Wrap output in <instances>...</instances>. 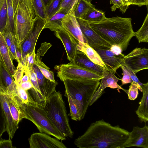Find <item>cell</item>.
<instances>
[{"label":"cell","instance_id":"20","mask_svg":"<svg viewBox=\"0 0 148 148\" xmlns=\"http://www.w3.org/2000/svg\"><path fill=\"white\" fill-rule=\"evenodd\" d=\"M0 92L4 95L14 122L18 125L20 122L24 119V116L21 108V103L16 96V92L8 93L3 91L0 88Z\"/></svg>","mask_w":148,"mask_h":148},{"label":"cell","instance_id":"5","mask_svg":"<svg viewBox=\"0 0 148 148\" xmlns=\"http://www.w3.org/2000/svg\"><path fill=\"white\" fill-rule=\"evenodd\" d=\"M21 108L24 119L32 121L36 127L40 132L51 135L62 140L66 139L55 127L47 115L43 108L36 104H28L21 103Z\"/></svg>","mask_w":148,"mask_h":148},{"label":"cell","instance_id":"34","mask_svg":"<svg viewBox=\"0 0 148 148\" xmlns=\"http://www.w3.org/2000/svg\"><path fill=\"white\" fill-rule=\"evenodd\" d=\"M33 5L35 16L46 21L45 8L41 0H33Z\"/></svg>","mask_w":148,"mask_h":148},{"label":"cell","instance_id":"39","mask_svg":"<svg viewBox=\"0 0 148 148\" xmlns=\"http://www.w3.org/2000/svg\"><path fill=\"white\" fill-rule=\"evenodd\" d=\"M25 68L22 63H18L17 67L15 71L13 77L15 83L19 85L20 81L24 75Z\"/></svg>","mask_w":148,"mask_h":148},{"label":"cell","instance_id":"12","mask_svg":"<svg viewBox=\"0 0 148 148\" xmlns=\"http://www.w3.org/2000/svg\"><path fill=\"white\" fill-rule=\"evenodd\" d=\"M131 147L148 148V126L146 124L143 127H134L121 148Z\"/></svg>","mask_w":148,"mask_h":148},{"label":"cell","instance_id":"26","mask_svg":"<svg viewBox=\"0 0 148 148\" xmlns=\"http://www.w3.org/2000/svg\"><path fill=\"white\" fill-rule=\"evenodd\" d=\"M68 14L63 10H60L49 19L46 21L43 28L55 31L63 28L62 20Z\"/></svg>","mask_w":148,"mask_h":148},{"label":"cell","instance_id":"2","mask_svg":"<svg viewBox=\"0 0 148 148\" xmlns=\"http://www.w3.org/2000/svg\"><path fill=\"white\" fill-rule=\"evenodd\" d=\"M87 22L100 37L111 45L119 46L123 51L127 49L131 39L135 36L130 18L106 17L99 22Z\"/></svg>","mask_w":148,"mask_h":148},{"label":"cell","instance_id":"50","mask_svg":"<svg viewBox=\"0 0 148 148\" xmlns=\"http://www.w3.org/2000/svg\"><path fill=\"white\" fill-rule=\"evenodd\" d=\"M133 5H136L141 7L143 5L147 6L148 0H133Z\"/></svg>","mask_w":148,"mask_h":148},{"label":"cell","instance_id":"44","mask_svg":"<svg viewBox=\"0 0 148 148\" xmlns=\"http://www.w3.org/2000/svg\"><path fill=\"white\" fill-rule=\"evenodd\" d=\"M120 68L122 69L123 73V76L121 79L122 83L121 86L127 84L131 83L133 81L130 76L123 68Z\"/></svg>","mask_w":148,"mask_h":148},{"label":"cell","instance_id":"47","mask_svg":"<svg viewBox=\"0 0 148 148\" xmlns=\"http://www.w3.org/2000/svg\"><path fill=\"white\" fill-rule=\"evenodd\" d=\"M12 141L11 139L9 138L7 140H0V148H13Z\"/></svg>","mask_w":148,"mask_h":148},{"label":"cell","instance_id":"19","mask_svg":"<svg viewBox=\"0 0 148 148\" xmlns=\"http://www.w3.org/2000/svg\"><path fill=\"white\" fill-rule=\"evenodd\" d=\"M16 85L12 75L0 60V88L8 93L16 92Z\"/></svg>","mask_w":148,"mask_h":148},{"label":"cell","instance_id":"18","mask_svg":"<svg viewBox=\"0 0 148 148\" xmlns=\"http://www.w3.org/2000/svg\"><path fill=\"white\" fill-rule=\"evenodd\" d=\"M73 60L78 66L103 77L105 68L94 63L83 52L77 50Z\"/></svg>","mask_w":148,"mask_h":148},{"label":"cell","instance_id":"53","mask_svg":"<svg viewBox=\"0 0 148 148\" xmlns=\"http://www.w3.org/2000/svg\"><path fill=\"white\" fill-rule=\"evenodd\" d=\"M44 5L45 8L51 3L52 0H41Z\"/></svg>","mask_w":148,"mask_h":148},{"label":"cell","instance_id":"22","mask_svg":"<svg viewBox=\"0 0 148 148\" xmlns=\"http://www.w3.org/2000/svg\"><path fill=\"white\" fill-rule=\"evenodd\" d=\"M0 56L1 60L5 66L13 77L16 69L13 63L14 59L6 43L3 35L0 32Z\"/></svg>","mask_w":148,"mask_h":148},{"label":"cell","instance_id":"17","mask_svg":"<svg viewBox=\"0 0 148 148\" xmlns=\"http://www.w3.org/2000/svg\"><path fill=\"white\" fill-rule=\"evenodd\" d=\"M63 27L76 40L86 43L79 27L74 12L66 15L62 19Z\"/></svg>","mask_w":148,"mask_h":148},{"label":"cell","instance_id":"46","mask_svg":"<svg viewBox=\"0 0 148 148\" xmlns=\"http://www.w3.org/2000/svg\"><path fill=\"white\" fill-rule=\"evenodd\" d=\"M16 60L18 63L23 64V58L22 53L20 45L17 43L16 51Z\"/></svg>","mask_w":148,"mask_h":148},{"label":"cell","instance_id":"42","mask_svg":"<svg viewBox=\"0 0 148 148\" xmlns=\"http://www.w3.org/2000/svg\"><path fill=\"white\" fill-rule=\"evenodd\" d=\"M121 67L123 68L127 74L130 76L133 81L136 83L138 85L140 86L143 85V84L141 83L137 78L135 74L132 71L129 69L128 68L124 66H122Z\"/></svg>","mask_w":148,"mask_h":148},{"label":"cell","instance_id":"45","mask_svg":"<svg viewBox=\"0 0 148 148\" xmlns=\"http://www.w3.org/2000/svg\"><path fill=\"white\" fill-rule=\"evenodd\" d=\"M2 34L6 43L10 49L13 35L10 32H4Z\"/></svg>","mask_w":148,"mask_h":148},{"label":"cell","instance_id":"4","mask_svg":"<svg viewBox=\"0 0 148 148\" xmlns=\"http://www.w3.org/2000/svg\"><path fill=\"white\" fill-rule=\"evenodd\" d=\"M42 107L58 131L66 137L72 138L73 132L69 123L65 104L60 92L55 90L45 100Z\"/></svg>","mask_w":148,"mask_h":148},{"label":"cell","instance_id":"24","mask_svg":"<svg viewBox=\"0 0 148 148\" xmlns=\"http://www.w3.org/2000/svg\"><path fill=\"white\" fill-rule=\"evenodd\" d=\"M20 0H6L8 19L4 32H10L16 36L15 17L16 10Z\"/></svg>","mask_w":148,"mask_h":148},{"label":"cell","instance_id":"43","mask_svg":"<svg viewBox=\"0 0 148 148\" xmlns=\"http://www.w3.org/2000/svg\"><path fill=\"white\" fill-rule=\"evenodd\" d=\"M17 41L16 36H13L10 50L14 59L16 60V51Z\"/></svg>","mask_w":148,"mask_h":148},{"label":"cell","instance_id":"31","mask_svg":"<svg viewBox=\"0 0 148 148\" xmlns=\"http://www.w3.org/2000/svg\"><path fill=\"white\" fill-rule=\"evenodd\" d=\"M64 96L67 98L70 111V116L72 120L75 121L81 120L77 106L69 94L65 91Z\"/></svg>","mask_w":148,"mask_h":148},{"label":"cell","instance_id":"25","mask_svg":"<svg viewBox=\"0 0 148 148\" xmlns=\"http://www.w3.org/2000/svg\"><path fill=\"white\" fill-rule=\"evenodd\" d=\"M77 49L84 53L94 63L106 68L104 63L97 52L86 43L78 41Z\"/></svg>","mask_w":148,"mask_h":148},{"label":"cell","instance_id":"21","mask_svg":"<svg viewBox=\"0 0 148 148\" xmlns=\"http://www.w3.org/2000/svg\"><path fill=\"white\" fill-rule=\"evenodd\" d=\"M0 100L4 113L6 132L9 138L12 139L18 128V125L15 123L4 96L1 92H0Z\"/></svg>","mask_w":148,"mask_h":148},{"label":"cell","instance_id":"6","mask_svg":"<svg viewBox=\"0 0 148 148\" xmlns=\"http://www.w3.org/2000/svg\"><path fill=\"white\" fill-rule=\"evenodd\" d=\"M26 0H20L15 17L16 36L18 43L22 44L33 25L34 15Z\"/></svg>","mask_w":148,"mask_h":148},{"label":"cell","instance_id":"35","mask_svg":"<svg viewBox=\"0 0 148 148\" xmlns=\"http://www.w3.org/2000/svg\"><path fill=\"white\" fill-rule=\"evenodd\" d=\"M8 19L6 0H4L0 10V32L2 33L4 31Z\"/></svg>","mask_w":148,"mask_h":148},{"label":"cell","instance_id":"27","mask_svg":"<svg viewBox=\"0 0 148 148\" xmlns=\"http://www.w3.org/2000/svg\"><path fill=\"white\" fill-rule=\"evenodd\" d=\"M106 17L104 12L94 7L90 9L81 18L87 22H95L100 21Z\"/></svg>","mask_w":148,"mask_h":148},{"label":"cell","instance_id":"14","mask_svg":"<svg viewBox=\"0 0 148 148\" xmlns=\"http://www.w3.org/2000/svg\"><path fill=\"white\" fill-rule=\"evenodd\" d=\"M104 63L106 68L114 73L117 70L123 66V57L125 55H117L110 50V49L95 48Z\"/></svg>","mask_w":148,"mask_h":148},{"label":"cell","instance_id":"9","mask_svg":"<svg viewBox=\"0 0 148 148\" xmlns=\"http://www.w3.org/2000/svg\"><path fill=\"white\" fill-rule=\"evenodd\" d=\"M46 22L38 16H36L34 18L32 28L21 45L23 60L27 54L32 53L35 50L37 40L43 29Z\"/></svg>","mask_w":148,"mask_h":148},{"label":"cell","instance_id":"51","mask_svg":"<svg viewBox=\"0 0 148 148\" xmlns=\"http://www.w3.org/2000/svg\"><path fill=\"white\" fill-rule=\"evenodd\" d=\"M28 71H25V74L22 77L20 81V83L18 85H19L22 82H27L30 80L28 75Z\"/></svg>","mask_w":148,"mask_h":148},{"label":"cell","instance_id":"52","mask_svg":"<svg viewBox=\"0 0 148 148\" xmlns=\"http://www.w3.org/2000/svg\"><path fill=\"white\" fill-rule=\"evenodd\" d=\"M123 4L125 6L128 7L130 5H133V0H121Z\"/></svg>","mask_w":148,"mask_h":148},{"label":"cell","instance_id":"8","mask_svg":"<svg viewBox=\"0 0 148 148\" xmlns=\"http://www.w3.org/2000/svg\"><path fill=\"white\" fill-rule=\"evenodd\" d=\"M123 66L135 74L148 68V49L136 48L123 57Z\"/></svg>","mask_w":148,"mask_h":148},{"label":"cell","instance_id":"54","mask_svg":"<svg viewBox=\"0 0 148 148\" xmlns=\"http://www.w3.org/2000/svg\"><path fill=\"white\" fill-rule=\"evenodd\" d=\"M4 0H0V10L3 5Z\"/></svg>","mask_w":148,"mask_h":148},{"label":"cell","instance_id":"7","mask_svg":"<svg viewBox=\"0 0 148 148\" xmlns=\"http://www.w3.org/2000/svg\"><path fill=\"white\" fill-rule=\"evenodd\" d=\"M57 76L62 81L70 79H91L101 80L102 77L98 74L84 69L76 65L72 60L67 64L56 65Z\"/></svg>","mask_w":148,"mask_h":148},{"label":"cell","instance_id":"49","mask_svg":"<svg viewBox=\"0 0 148 148\" xmlns=\"http://www.w3.org/2000/svg\"><path fill=\"white\" fill-rule=\"evenodd\" d=\"M110 49L115 54L119 55L122 54L123 51L121 48L119 46L116 45H112L110 47Z\"/></svg>","mask_w":148,"mask_h":148},{"label":"cell","instance_id":"15","mask_svg":"<svg viewBox=\"0 0 148 148\" xmlns=\"http://www.w3.org/2000/svg\"><path fill=\"white\" fill-rule=\"evenodd\" d=\"M33 69L37 77L43 106L45 100L56 90V86L58 84L56 82H52L46 78L42 73L37 65L35 63Z\"/></svg>","mask_w":148,"mask_h":148},{"label":"cell","instance_id":"29","mask_svg":"<svg viewBox=\"0 0 148 148\" xmlns=\"http://www.w3.org/2000/svg\"><path fill=\"white\" fill-rule=\"evenodd\" d=\"M135 36L137 38L139 43L148 42V13L140 28L136 32H135Z\"/></svg>","mask_w":148,"mask_h":148},{"label":"cell","instance_id":"55","mask_svg":"<svg viewBox=\"0 0 148 148\" xmlns=\"http://www.w3.org/2000/svg\"><path fill=\"white\" fill-rule=\"evenodd\" d=\"M1 59L0 56V60Z\"/></svg>","mask_w":148,"mask_h":148},{"label":"cell","instance_id":"1","mask_svg":"<svg viewBox=\"0 0 148 148\" xmlns=\"http://www.w3.org/2000/svg\"><path fill=\"white\" fill-rule=\"evenodd\" d=\"M129 133L118 125L112 126L102 119L91 123L74 143L80 148H121Z\"/></svg>","mask_w":148,"mask_h":148},{"label":"cell","instance_id":"33","mask_svg":"<svg viewBox=\"0 0 148 148\" xmlns=\"http://www.w3.org/2000/svg\"><path fill=\"white\" fill-rule=\"evenodd\" d=\"M62 0H52L45 8L47 20L49 19L59 10L61 3Z\"/></svg>","mask_w":148,"mask_h":148},{"label":"cell","instance_id":"23","mask_svg":"<svg viewBox=\"0 0 148 148\" xmlns=\"http://www.w3.org/2000/svg\"><path fill=\"white\" fill-rule=\"evenodd\" d=\"M143 96L139 102V105L136 113L140 121L146 123L148 121V82L141 86Z\"/></svg>","mask_w":148,"mask_h":148},{"label":"cell","instance_id":"38","mask_svg":"<svg viewBox=\"0 0 148 148\" xmlns=\"http://www.w3.org/2000/svg\"><path fill=\"white\" fill-rule=\"evenodd\" d=\"M35 50L32 53L27 54L23 59V64L25 71H28L32 68L35 61Z\"/></svg>","mask_w":148,"mask_h":148},{"label":"cell","instance_id":"40","mask_svg":"<svg viewBox=\"0 0 148 148\" xmlns=\"http://www.w3.org/2000/svg\"><path fill=\"white\" fill-rule=\"evenodd\" d=\"M111 4L113 5L111 7V11L114 12L116 9L119 8L123 14L125 13L128 7L125 5L121 0H110Z\"/></svg>","mask_w":148,"mask_h":148},{"label":"cell","instance_id":"16","mask_svg":"<svg viewBox=\"0 0 148 148\" xmlns=\"http://www.w3.org/2000/svg\"><path fill=\"white\" fill-rule=\"evenodd\" d=\"M54 32L56 37L61 40L64 45L68 59L70 62L73 60L77 50L78 41L63 27Z\"/></svg>","mask_w":148,"mask_h":148},{"label":"cell","instance_id":"10","mask_svg":"<svg viewBox=\"0 0 148 148\" xmlns=\"http://www.w3.org/2000/svg\"><path fill=\"white\" fill-rule=\"evenodd\" d=\"M86 43L93 49H110L111 46L97 34L88 22L81 18H76Z\"/></svg>","mask_w":148,"mask_h":148},{"label":"cell","instance_id":"13","mask_svg":"<svg viewBox=\"0 0 148 148\" xmlns=\"http://www.w3.org/2000/svg\"><path fill=\"white\" fill-rule=\"evenodd\" d=\"M114 74L104 68L103 77L101 79V81L91 99L90 106L92 105L100 97L104 92L103 90L106 88L122 89L127 93V90L124 89L117 84V82L120 79L117 77Z\"/></svg>","mask_w":148,"mask_h":148},{"label":"cell","instance_id":"32","mask_svg":"<svg viewBox=\"0 0 148 148\" xmlns=\"http://www.w3.org/2000/svg\"><path fill=\"white\" fill-rule=\"evenodd\" d=\"M15 95L21 103L25 104L33 103L28 91L23 89L17 85H16Z\"/></svg>","mask_w":148,"mask_h":148},{"label":"cell","instance_id":"48","mask_svg":"<svg viewBox=\"0 0 148 148\" xmlns=\"http://www.w3.org/2000/svg\"><path fill=\"white\" fill-rule=\"evenodd\" d=\"M18 85L23 89L27 91L29 90L33 87V85L30 80L22 82Z\"/></svg>","mask_w":148,"mask_h":148},{"label":"cell","instance_id":"28","mask_svg":"<svg viewBox=\"0 0 148 148\" xmlns=\"http://www.w3.org/2000/svg\"><path fill=\"white\" fill-rule=\"evenodd\" d=\"M92 0H79L74 11L76 18H82L91 8L94 7L91 3Z\"/></svg>","mask_w":148,"mask_h":148},{"label":"cell","instance_id":"36","mask_svg":"<svg viewBox=\"0 0 148 148\" xmlns=\"http://www.w3.org/2000/svg\"><path fill=\"white\" fill-rule=\"evenodd\" d=\"M138 90L142 92L141 86L135 82H132L129 89L127 90V94L128 95V99L131 100H134L136 99L138 95Z\"/></svg>","mask_w":148,"mask_h":148},{"label":"cell","instance_id":"37","mask_svg":"<svg viewBox=\"0 0 148 148\" xmlns=\"http://www.w3.org/2000/svg\"><path fill=\"white\" fill-rule=\"evenodd\" d=\"M79 0H62L59 10H63L68 14L74 12Z\"/></svg>","mask_w":148,"mask_h":148},{"label":"cell","instance_id":"3","mask_svg":"<svg viewBox=\"0 0 148 148\" xmlns=\"http://www.w3.org/2000/svg\"><path fill=\"white\" fill-rule=\"evenodd\" d=\"M100 80L82 79H67L63 81L65 91L77 106L81 120L84 118L91 99L99 86Z\"/></svg>","mask_w":148,"mask_h":148},{"label":"cell","instance_id":"30","mask_svg":"<svg viewBox=\"0 0 148 148\" xmlns=\"http://www.w3.org/2000/svg\"><path fill=\"white\" fill-rule=\"evenodd\" d=\"M36 64L43 75L48 79L53 82H55L53 73L49 70V68L46 66L42 61V57L35 54Z\"/></svg>","mask_w":148,"mask_h":148},{"label":"cell","instance_id":"11","mask_svg":"<svg viewBox=\"0 0 148 148\" xmlns=\"http://www.w3.org/2000/svg\"><path fill=\"white\" fill-rule=\"evenodd\" d=\"M30 148H66L62 141L43 133H34L29 138Z\"/></svg>","mask_w":148,"mask_h":148},{"label":"cell","instance_id":"41","mask_svg":"<svg viewBox=\"0 0 148 148\" xmlns=\"http://www.w3.org/2000/svg\"><path fill=\"white\" fill-rule=\"evenodd\" d=\"M6 132L4 113L0 100V140L4 132Z\"/></svg>","mask_w":148,"mask_h":148}]
</instances>
